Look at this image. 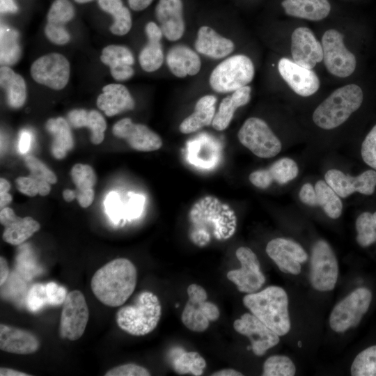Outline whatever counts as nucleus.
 I'll return each instance as SVG.
<instances>
[{
    "label": "nucleus",
    "mask_w": 376,
    "mask_h": 376,
    "mask_svg": "<svg viewBox=\"0 0 376 376\" xmlns=\"http://www.w3.org/2000/svg\"><path fill=\"white\" fill-rule=\"evenodd\" d=\"M137 271L130 260L118 258L98 269L91 281L95 297L111 307L123 305L135 290Z\"/></svg>",
    "instance_id": "1"
},
{
    "label": "nucleus",
    "mask_w": 376,
    "mask_h": 376,
    "mask_svg": "<svg viewBox=\"0 0 376 376\" xmlns=\"http://www.w3.org/2000/svg\"><path fill=\"white\" fill-rule=\"evenodd\" d=\"M243 304L279 336L289 332L288 297L283 288L271 285L258 292L249 293L243 297Z\"/></svg>",
    "instance_id": "2"
},
{
    "label": "nucleus",
    "mask_w": 376,
    "mask_h": 376,
    "mask_svg": "<svg viewBox=\"0 0 376 376\" xmlns=\"http://www.w3.org/2000/svg\"><path fill=\"white\" fill-rule=\"evenodd\" d=\"M162 315L159 299L150 291H142L131 304L120 307L116 321L120 329L135 336H145L157 326Z\"/></svg>",
    "instance_id": "3"
},
{
    "label": "nucleus",
    "mask_w": 376,
    "mask_h": 376,
    "mask_svg": "<svg viewBox=\"0 0 376 376\" xmlns=\"http://www.w3.org/2000/svg\"><path fill=\"white\" fill-rule=\"evenodd\" d=\"M363 99L362 89L357 84L338 88L316 107L313 113V120L322 129L336 128L359 109Z\"/></svg>",
    "instance_id": "4"
},
{
    "label": "nucleus",
    "mask_w": 376,
    "mask_h": 376,
    "mask_svg": "<svg viewBox=\"0 0 376 376\" xmlns=\"http://www.w3.org/2000/svg\"><path fill=\"white\" fill-rule=\"evenodd\" d=\"M255 68L251 58L244 54L230 56L212 70L209 84L217 93L233 92L247 86L254 77Z\"/></svg>",
    "instance_id": "5"
},
{
    "label": "nucleus",
    "mask_w": 376,
    "mask_h": 376,
    "mask_svg": "<svg viewBox=\"0 0 376 376\" xmlns=\"http://www.w3.org/2000/svg\"><path fill=\"white\" fill-rule=\"evenodd\" d=\"M372 297L366 288H359L350 293L333 308L329 317L331 329L343 333L357 327L369 308Z\"/></svg>",
    "instance_id": "6"
},
{
    "label": "nucleus",
    "mask_w": 376,
    "mask_h": 376,
    "mask_svg": "<svg viewBox=\"0 0 376 376\" xmlns=\"http://www.w3.org/2000/svg\"><path fill=\"white\" fill-rule=\"evenodd\" d=\"M240 142L260 158H271L278 155L282 145L269 125L263 119L251 117L240 127Z\"/></svg>",
    "instance_id": "7"
},
{
    "label": "nucleus",
    "mask_w": 376,
    "mask_h": 376,
    "mask_svg": "<svg viewBox=\"0 0 376 376\" xmlns=\"http://www.w3.org/2000/svg\"><path fill=\"white\" fill-rule=\"evenodd\" d=\"M187 292L188 300L182 311L181 320L189 330L203 332L208 328L210 322L219 318V309L216 304L207 301V292L201 285L191 284Z\"/></svg>",
    "instance_id": "8"
},
{
    "label": "nucleus",
    "mask_w": 376,
    "mask_h": 376,
    "mask_svg": "<svg viewBox=\"0 0 376 376\" xmlns=\"http://www.w3.org/2000/svg\"><path fill=\"white\" fill-rule=\"evenodd\" d=\"M338 276L336 257L325 240L317 241L312 247L309 279L311 285L321 292L334 290Z\"/></svg>",
    "instance_id": "9"
},
{
    "label": "nucleus",
    "mask_w": 376,
    "mask_h": 376,
    "mask_svg": "<svg viewBox=\"0 0 376 376\" xmlns=\"http://www.w3.org/2000/svg\"><path fill=\"white\" fill-rule=\"evenodd\" d=\"M323 61L327 71L334 76L345 78L355 70V56L344 44L343 35L336 29L326 31L321 40Z\"/></svg>",
    "instance_id": "10"
},
{
    "label": "nucleus",
    "mask_w": 376,
    "mask_h": 376,
    "mask_svg": "<svg viewBox=\"0 0 376 376\" xmlns=\"http://www.w3.org/2000/svg\"><path fill=\"white\" fill-rule=\"evenodd\" d=\"M89 318V310L84 294L74 290L68 292L63 303L59 336L63 339L77 340L85 331Z\"/></svg>",
    "instance_id": "11"
},
{
    "label": "nucleus",
    "mask_w": 376,
    "mask_h": 376,
    "mask_svg": "<svg viewBox=\"0 0 376 376\" xmlns=\"http://www.w3.org/2000/svg\"><path fill=\"white\" fill-rule=\"evenodd\" d=\"M70 63L58 53H50L36 59L31 67L33 80L54 90L63 89L70 77Z\"/></svg>",
    "instance_id": "12"
},
{
    "label": "nucleus",
    "mask_w": 376,
    "mask_h": 376,
    "mask_svg": "<svg viewBox=\"0 0 376 376\" xmlns=\"http://www.w3.org/2000/svg\"><path fill=\"white\" fill-rule=\"evenodd\" d=\"M235 255L240 262L241 268L227 273L228 280L235 283L239 291L253 293L259 290L265 282V276L260 270V262L249 248L241 246Z\"/></svg>",
    "instance_id": "13"
},
{
    "label": "nucleus",
    "mask_w": 376,
    "mask_h": 376,
    "mask_svg": "<svg viewBox=\"0 0 376 376\" xmlns=\"http://www.w3.org/2000/svg\"><path fill=\"white\" fill-rule=\"evenodd\" d=\"M233 327L237 332L249 338L251 350L256 356L264 355L280 341L279 336L251 313H246L235 320Z\"/></svg>",
    "instance_id": "14"
},
{
    "label": "nucleus",
    "mask_w": 376,
    "mask_h": 376,
    "mask_svg": "<svg viewBox=\"0 0 376 376\" xmlns=\"http://www.w3.org/2000/svg\"><path fill=\"white\" fill-rule=\"evenodd\" d=\"M113 134L125 139L135 150L150 152L159 150L162 146L161 137L146 125L134 123L129 118L116 122L112 128Z\"/></svg>",
    "instance_id": "15"
},
{
    "label": "nucleus",
    "mask_w": 376,
    "mask_h": 376,
    "mask_svg": "<svg viewBox=\"0 0 376 376\" xmlns=\"http://www.w3.org/2000/svg\"><path fill=\"white\" fill-rule=\"evenodd\" d=\"M266 252L281 271L295 275L300 273L301 264L308 260V254L302 246L290 239L279 237L270 240Z\"/></svg>",
    "instance_id": "16"
},
{
    "label": "nucleus",
    "mask_w": 376,
    "mask_h": 376,
    "mask_svg": "<svg viewBox=\"0 0 376 376\" xmlns=\"http://www.w3.org/2000/svg\"><path fill=\"white\" fill-rule=\"evenodd\" d=\"M326 182L341 198L354 192L371 195L376 187V171L367 170L357 176L346 175L340 170L330 169L324 175Z\"/></svg>",
    "instance_id": "17"
},
{
    "label": "nucleus",
    "mask_w": 376,
    "mask_h": 376,
    "mask_svg": "<svg viewBox=\"0 0 376 376\" xmlns=\"http://www.w3.org/2000/svg\"><path fill=\"white\" fill-rule=\"evenodd\" d=\"M290 52L297 64L313 69L323 60V51L313 31L308 27L296 28L291 35Z\"/></svg>",
    "instance_id": "18"
},
{
    "label": "nucleus",
    "mask_w": 376,
    "mask_h": 376,
    "mask_svg": "<svg viewBox=\"0 0 376 376\" xmlns=\"http://www.w3.org/2000/svg\"><path fill=\"white\" fill-rule=\"evenodd\" d=\"M278 70L290 88L300 96H311L320 88V79L313 70L302 67L288 58L283 57L279 61Z\"/></svg>",
    "instance_id": "19"
},
{
    "label": "nucleus",
    "mask_w": 376,
    "mask_h": 376,
    "mask_svg": "<svg viewBox=\"0 0 376 376\" xmlns=\"http://www.w3.org/2000/svg\"><path fill=\"white\" fill-rule=\"evenodd\" d=\"M300 201L311 207L320 206L331 219L338 218L342 213L343 203L340 196L324 180H318L313 187L305 183L299 193Z\"/></svg>",
    "instance_id": "20"
},
{
    "label": "nucleus",
    "mask_w": 376,
    "mask_h": 376,
    "mask_svg": "<svg viewBox=\"0 0 376 376\" xmlns=\"http://www.w3.org/2000/svg\"><path fill=\"white\" fill-rule=\"evenodd\" d=\"M0 223L4 226L2 238L11 245H19L40 228V224L31 217H20L8 207L1 209Z\"/></svg>",
    "instance_id": "21"
},
{
    "label": "nucleus",
    "mask_w": 376,
    "mask_h": 376,
    "mask_svg": "<svg viewBox=\"0 0 376 376\" xmlns=\"http://www.w3.org/2000/svg\"><path fill=\"white\" fill-rule=\"evenodd\" d=\"M155 16L163 36L170 41L180 39L185 30L182 0H159Z\"/></svg>",
    "instance_id": "22"
},
{
    "label": "nucleus",
    "mask_w": 376,
    "mask_h": 376,
    "mask_svg": "<svg viewBox=\"0 0 376 376\" xmlns=\"http://www.w3.org/2000/svg\"><path fill=\"white\" fill-rule=\"evenodd\" d=\"M75 15V9L68 0H55L47 14V23L45 29L47 38L56 45L69 42L70 36L65 28Z\"/></svg>",
    "instance_id": "23"
},
{
    "label": "nucleus",
    "mask_w": 376,
    "mask_h": 376,
    "mask_svg": "<svg viewBox=\"0 0 376 376\" xmlns=\"http://www.w3.org/2000/svg\"><path fill=\"white\" fill-rule=\"evenodd\" d=\"M40 347L39 338L31 331L18 327L0 324V349L2 351L17 354H30Z\"/></svg>",
    "instance_id": "24"
},
{
    "label": "nucleus",
    "mask_w": 376,
    "mask_h": 376,
    "mask_svg": "<svg viewBox=\"0 0 376 376\" xmlns=\"http://www.w3.org/2000/svg\"><path fill=\"white\" fill-rule=\"evenodd\" d=\"M298 173L297 163L290 158L283 157L274 162L268 169L252 172L249 178L256 187L266 189L274 181L280 185L286 184L295 179Z\"/></svg>",
    "instance_id": "25"
},
{
    "label": "nucleus",
    "mask_w": 376,
    "mask_h": 376,
    "mask_svg": "<svg viewBox=\"0 0 376 376\" xmlns=\"http://www.w3.org/2000/svg\"><path fill=\"white\" fill-rule=\"evenodd\" d=\"M100 60L109 67L111 75L117 81H125L134 75V58L130 49L125 46L110 45L105 47Z\"/></svg>",
    "instance_id": "26"
},
{
    "label": "nucleus",
    "mask_w": 376,
    "mask_h": 376,
    "mask_svg": "<svg viewBox=\"0 0 376 376\" xmlns=\"http://www.w3.org/2000/svg\"><path fill=\"white\" fill-rule=\"evenodd\" d=\"M97 106L107 116H113L132 110L135 103L127 87L110 84L102 88V93L97 98Z\"/></svg>",
    "instance_id": "27"
},
{
    "label": "nucleus",
    "mask_w": 376,
    "mask_h": 376,
    "mask_svg": "<svg viewBox=\"0 0 376 376\" xmlns=\"http://www.w3.org/2000/svg\"><path fill=\"white\" fill-rule=\"evenodd\" d=\"M166 61L170 71L179 78L196 75L201 68V58L197 53L184 45L171 47Z\"/></svg>",
    "instance_id": "28"
},
{
    "label": "nucleus",
    "mask_w": 376,
    "mask_h": 376,
    "mask_svg": "<svg viewBox=\"0 0 376 376\" xmlns=\"http://www.w3.org/2000/svg\"><path fill=\"white\" fill-rule=\"evenodd\" d=\"M195 49L200 54L215 59L226 57L235 49L233 42L207 26H201L197 33Z\"/></svg>",
    "instance_id": "29"
},
{
    "label": "nucleus",
    "mask_w": 376,
    "mask_h": 376,
    "mask_svg": "<svg viewBox=\"0 0 376 376\" xmlns=\"http://www.w3.org/2000/svg\"><path fill=\"white\" fill-rule=\"evenodd\" d=\"M145 31L148 42L139 54V61L144 71L152 72L158 70L164 62V53L160 42L163 33L160 27L153 22L146 25Z\"/></svg>",
    "instance_id": "30"
},
{
    "label": "nucleus",
    "mask_w": 376,
    "mask_h": 376,
    "mask_svg": "<svg viewBox=\"0 0 376 376\" xmlns=\"http://www.w3.org/2000/svg\"><path fill=\"white\" fill-rule=\"evenodd\" d=\"M281 6L287 15L310 21H320L331 11L328 0H283Z\"/></svg>",
    "instance_id": "31"
},
{
    "label": "nucleus",
    "mask_w": 376,
    "mask_h": 376,
    "mask_svg": "<svg viewBox=\"0 0 376 376\" xmlns=\"http://www.w3.org/2000/svg\"><path fill=\"white\" fill-rule=\"evenodd\" d=\"M251 92V88L247 85L237 89L230 95L224 98L212 120L213 128L217 131L226 130L229 126L237 109L249 103Z\"/></svg>",
    "instance_id": "32"
},
{
    "label": "nucleus",
    "mask_w": 376,
    "mask_h": 376,
    "mask_svg": "<svg viewBox=\"0 0 376 376\" xmlns=\"http://www.w3.org/2000/svg\"><path fill=\"white\" fill-rule=\"evenodd\" d=\"M216 102L214 95H206L201 97L196 103L194 111L180 124V132L190 134L212 124L215 115Z\"/></svg>",
    "instance_id": "33"
},
{
    "label": "nucleus",
    "mask_w": 376,
    "mask_h": 376,
    "mask_svg": "<svg viewBox=\"0 0 376 376\" xmlns=\"http://www.w3.org/2000/svg\"><path fill=\"white\" fill-rule=\"evenodd\" d=\"M70 175L76 187L75 196L79 205L84 208L89 207L94 200L93 187L97 182L94 170L88 164H77L71 169Z\"/></svg>",
    "instance_id": "34"
},
{
    "label": "nucleus",
    "mask_w": 376,
    "mask_h": 376,
    "mask_svg": "<svg viewBox=\"0 0 376 376\" xmlns=\"http://www.w3.org/2000/svg\"><path fill=\"white\" fill-rule=\"evenodd\" d=\"M68 118L70 125L73 127H88L91 130L92 143L98 145L103 141L107 123L99 111L74 109L69 112Z\"/></svg>",
    "instance_id": "35"
},
{
    "label": "nucleus",
    "mask_w": 376,
    "mask_h": 376,
    "mask_svg": "<svg viewBox=\"0 0 376 376\" xmlns=\"http://www.w3.org/2000/svg\"><path fill=\"white\" fill-rule=\"evenodd\" d=\"M45 128L52 135L51 152L57 159H63L74 147V139L68 121L62 117L47 120Z\"/></svg>",
    "instance_id": "36"
},
{
    "label": "nucleus",
    "mask_w": 376,
    "mask_h": 376,
    "mask_svg": "<svg viewBox=\"0 0 376 376\" xmlns=\"http://www.w3.org/2000/svg\"><path fill=\"white\" fill-rule=\"evenodd\" d=\"M0 84L6 93L10 107L15 109L23 106L26 97V83L23 77L15 72L8 66L3 65L0 69Z\"/></svg>",
    "instance_id": "37"
},
{
    "label": "nucleus",
    "mask_w": 376,
    "mask_h": 376,
    "mask_svg": "<svg viewBox=\"0 0 376 376\" xmlns=\"http://www.w3.org/2000/svg\"><path fill=\"white\" fill-rule=\"evenodd\" d=\"M101 9L113 17V23L110 26L111 32L116 36L127 34L132 28V17L127 8L121 0H98Z\"/></svg>",
    "instance_id": "38"
},
{
    "label": "nucleus",
    "mask_w": 376,
    "mask_h": 376,
    "mask_svg": "<svg viewBox=\"0 0 376 376\" xmlns=\"http://www.w3.org/2000/svg\"><path fill=\"white\" fill-rule=\"evenodd\" d=\"M172 366L178 374L201 375L206 367L205 359L196 352H185L184 350L175 349L173 350Z\"/></svg>",
    "instance_id": "39"
},
{
    "label": "nucleus",
    "mask_w": 376,
    "mask_h": 376,
    "mask_svg": "<svg viewBox=\"0 0 376 376\" xmlns=\"http://www.w3.org/2000/svg\"><path fill=\"white\" fill-rule=\"evenodd\" d=\"M20 56L18 33L15 30L1 28V64L8 66L15 63Z\"/></svg>",
    "instance_id": "40"
},
{
    "label": "nucleus",
    "mask_w": 376,
    "mask_h": 376,
    "mask_svg": "<svg viewBox=\"0 0 376 376\" xmlns=\"http://www.w3.org/2000/svg\"><path fill=\"white\" fill-rule=\"evenodd\" d=\"M357 242L362 247H367L376 242V212H364L357 219Z\"/></svg>",
    "instance_id": "41"
},
{
    "label": "nucleus",
    "mask_w": 376,
    "mask_h": 376,
    "mask_svg": "<svg viewBox=\"0 0 376 376\" xmlns=\"http://www.w3.org/2000/svg\"><path fill=\"white\" fill-rule=\"evenodd\" d=\"M352 376H376V345H372L359 353L350 368Z\"/></svg>",
    "instance_id": "42"
},
{
    "label": "nucleus",
    "mask_w": 376,
    "mask_h": 376,
    "mask_svg": "<svg viewBox=\"0 0 376 376\" xmlns=\"http://www.w3.org/2000/svg\"><path fill=\"white\" fill-rule=\"evenodd\" d=\"M296 368L287 356L273 355L267 358L263 364V376H293Z\"/></svg>",
    "instance_id": "43"
},
{
    "label": "nucleus",
    "mask_w": 376,
    "mask_h": 376,
    "mask_svg": "<svg viewBox=\"0 0 376 376\" xmlns=\"http://www.w3.org/2000/svg\"><path fill=\"white\" fill-rule=\"evenodd\" d=\"M15 185L21 193L31 197L37 194L45 196L51 191V184L49 182L38 180L31 175L18 177L15 180Z\"/></svg>",
    "instance_id": "44"
},
{
    "label": "nucleus",
    "mask_w": 376,
    "mask_h": 376,
    "mask_svg": "<svg viewBox=\"0 0 376 376\" xmlns=\"http://www.w3.org/2000/svg\"><path fill=\"white\" fill-rule=\"evenodd\" d=\"M24 163L30 171V175L38 180H45L50 184L57 182V177L42 162L33 155L24 158Z\"/></svg>",
    "instance_id": "45"
},
{
    "label": "nucleus",
    "mask_w": 376,
    "mask_h": 376,
    "mask_svg": "<svg viewBox=\"0 0 376 376\" xmlns=\"http://www.w3.org/2000/svg\"><path fill=\"white\" fill-rule=\"evenodd\" d=\"M26 304L32 312L38 311L42 307L49 304L46 285L40 283L33 285L28 293Z\"/></svg>",
    "instance_id": "46"
},
{
    "label": "nucleus",
    "mask_w": 376,
    "mask_h": 376,
    "mask_svg": "<svg viewBox=\"0 0 376 376\" xmlns=\"http://www.w3.org/2000/svg\"><path fill=\"white\" fill-rule=\"evenodd\" d=\"M361 153L364 162L376 170V125L364 139Z\"/></svg>",
    "instance_id": "47"
},
{
    "label": "nucleus",
    "mask_w": 376,
    "mask_h": 376,
    "mask_svg": "<svg viewBox=\"0 0 376 376\" xmlns=\"http://www.w3.org/2000/svg\"><path fill=\"white\" fill-rule=\"evenodd\" d=\"M105 376H149L150 372L144 367L134 363H126L109 370Z\"/></svg>",
    "instance_id": "48"
},
{
    "label": "nucleus",
    "mask_w": 376,
    "mask_h": 376,
    "mask_svg": "<svg viewBox=\"0 0 376 376\" xmlns=\"http://www.w3.org/2000/svg\"><path fill=\"white\" fill-rule=\"evenodd\" d=\"M45 285L49 305L58 306L63 303L67 295L65 288L54 282L48 283Z\"/></svg>",
    "instance_id": "49"
},
{
    "label": "nucleus",
    "mask_w": 376,
    "mask_h": 376,
    "mask_svg": "<svg viewBox=\"0 0 376 376\" xmlns=\"http://www.w3.org/2000/svg\"><path fill=\"white\" fill-rule=\"evenodd\" d=\"M106 211L110 218L115 222L121 218L120 201L119 196L116 192L109 194L104 201Z\"/></svg>",
    "instance_id": "50"
},
{
    "label": "nucleus",
    "mask_w": 376,
    "mask_h": 376,
    "mask_svg": "<svg viewBox=\"0 0 376 376\" xmlns=\"http://www.w3.org/2000/svg\"><path fill=\"white\" fill-rule=\"evenodd\" d=\"M142 197L134 196L130 198L128 204L127 214L130 217H136L140 212L141 205L142 204Z\"/></svg>",
    "instance_id": "51"
},
{
    "label": "nucleus",
    "mask_w": 376,
    "mask_h": 376,
    "mask_svg": "<svg viewBox=\"0 0 376 376\" xmlns=\"http://www.w3.org/2000/svg\"><path fill=\"white\" fill-rule=\"evenodd\" d=\"M31 142V133L26 130L21 132L19 140V150L21 153H25L29 150Z\"/></svg>",
    "instance_id": "52"
},
{
    "label": "nucleus",
    "mask_w": 376,
    "mask_h": 376,
    "mask_svg": "<svg viewBox=\"0 0 376 376\" xmlns=\"http://www.w3.org/2000/svg\"><path fill=\"white\" fill-rule=\"evenodd\" d=\"M153 0H128L131 9L135 11H141L148 8Z\"/></svg>",
    "instance_id": "53"
},
{
    "label": "nucleus",
    "mask_w": 376,
    "mask_h": 376,
    "mask_svg": "<svg viewBox=\"0 0 376 376\" xmlns=\"http://www.w3.org/2000/svg\"><path fill=\"white\" fill-rule=\"evenodd\" d=\"M9 274V269L7 260L3 257H0V285L1 286L6 281Z\"/></svg>",
    "instance_id": "54"
},
{
    "label": "nucleus",
    "mask_w": 376,
    "mask_h": 376,
    "mask_svg": "<svg viewBox=\"0 0 376 376\" xmlns=\"http://www.w3.org/2000/svg\"><path fill=\"white\" fill-rule=\"evenodd\" d=\"M0 10L1 13H16L17 6L13 0H0Z\"/></svg>",
    "instance_id": "55"
},
{
    "label": "nucleus",
    "mask_w": 376,
    "mask_h": 376,
    "mask_svg": "<svg viewBox=\"0 0 376 376\" xmlns=\"http://www.w3.org/2000/svg\"><path fill=\"white\" fill-rule=\"evenodd\" d=\"M0 375L1 376H30L29 374H27L24 372L18 371L15 369L1 367L0 368Z\"/></svg>",
    "instance_id": "56"
},
{
    "label": "nucleus",
    "mask_w": 376,
    "mask_h": 376,
    "mask_svg": "<svg viewBox=\"0 0 376 376\" xmlns=\"http://www.w3.org/2000/svg\"><path fill=\"white\" fill-rule=\"evenodd\" d=\"M212 376H242L243 374L233 368H225L216 371L212 374Z\"/></svg>",
    "instance_id": "57"
},
{
    "label": "nucleus",
    "mask_w": 376,
    "mask_h": 376,
    "mask_svg": "<svg viewBox=\"0 0 376 376\" xmlns=\"http://www.w3.org/2000/svg\"><path fill=\"white\" fill-rule=\"evenodd\" d=\"M13 200L12 196L8 192H0V207H5Z\"/></svg>",
    "instance_id": "58"
},
{
    "label": "nucleus",
    "mask_w": 376,
    "mask_h": 376,
    "mask_svg": "<svg viewBox=\"0 0 376 376\" xmlns=\"http://www.w3.org/2000/svg\"><path fill=\"white\" fill-rule=\"evenodd\" d=\"M63 197L67 202L72 201L75 198H76L75 190H71L69 189H65L63 191Z\"/></svg>",
    "instance_id": "59"
},
{
    "label": "nucleus",
    "mask_w": 376,
    "mask_h": 376,
    "mask_svg": "<svg viewBox=\"0 0 376 376\" xmlns=\"http://www.w3.org/2000/svg\"><path fill=\"white\" fill-rule=\"evenodd\" d=\"M10 188V185L5 178L0 179V192H8Z\"/></svg>",
    "instance_id": "60"
},
{
    "label": "nucleus",
    "mask_w": 376,
    "mask_h": 376,
    "mask_svg": "<svg viewBox=\"0 0 376 376\" xmlns=\"http://www.w3.org/2000/svg\"><path fill=\"white\" fill-rule=\"evenodd\" d=\"M75 1L79 3H88L89 1H91L93 0H75Z\"/></svg>",
    "instance_id": "61"
}]
</instances>
